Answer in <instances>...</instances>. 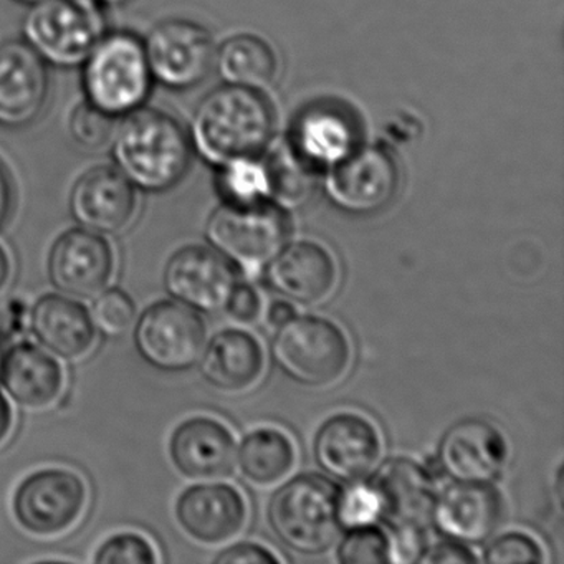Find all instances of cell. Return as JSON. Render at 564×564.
Returning <instances> with one entry per match:
<instances>
[{"label": "cell", "mask_w": 564, "mask_h": 564, "mask_svg": "<svg viewBox=\"0 0 564 564\" xmlns=\"http://www.w3.org/2000/svg\"><path fill=\"white\" fill-rule=\"evenodd\" d=\"M275 124V110L263 91L224 84L200 100L187 131L194 154L219 167L265 153Z\"/></svg>", "instance_id": "6da1fadb"}, {"label": "cell", "mask_w": 564, "mask_h": 564, "mask_svg": "<svg viewBox=\"0 0 564 564\" xmlns=\"http://www.w3.org/2000/svg\"><path fill=\"white\" fill-rule=\"evenodd\" d=\"M111 144L115 166L144 193L173 189L193 164L189 131L173 115L148 105L120 118Z\"/></svg>", "instance_id": "7a4b0ae2"}, {"label": "cell", "mask_w": 564, "mask_h": 564, "mask_svg": "<svg viewBox=\"0 0 564 564\" xmlns=\"http://www.w3.org/2000/svg\"><path fill=\"white\" fill-rule=\"evenodd\" d=\"M80 67L85 100L115 118L144 107L156 85L143 39L130 31H108Z\"/></svg>", "instance_id": "3957f363"}, {"label": "cell", "mask_w": 564, "mask_h": 564, "mask_svg": "<svg viewBox=\"0 0 564 564\" xmlns=\"http://www.w3.org/2000/svg\"><path fill=\"white\" fill-rule=\"evenodd\" d=\"M341 488L318 474L292 478L273 494L269 523L280 543L305 556L326 553L338 540Z\"/></svg>", "instance_id": "277c9868"}, {"label": "cell", "mask_w": 564, "mask_h": 564, "mask_svg": "<svg viewBox=\"0 0 564 564\" xmlns=\"http://www.w3.org/2000/svg\"><path fill=\"white\" fill-rule=\"evenodd\" d=\"M290 236L285 210L270 200L227 203L210 214L207 242L230 263L257 272L285 247Z\"/></svg>", "instance_id": "5b68a950"}, {"label": "cell", "mask_w": 564, "mask_h": 564, "mask_svg": "<svg viewBox=\"0 0 564 564\" xmlns=\"http://www.w3.org/2000/svg\"><path fill=\"white\" fill-rule=\"evenodd\" d=\"M272 356L293 381L308 388H325L348 371L351 345L336 323L322 316L295 315L276 328Z\"/></svg>", "instance_id": "8992f818"}, {"label": "cell", "mask_w": 564, "mask_h": 564, "mask_svg": "<svg viewBox=\"0 0 564 564\" xmlns=\"http://www.w3.org/2000/svg\"><path fill=\"white\" fill-rule=\"evenodd\" d=\"M29 8L22 35L52 67H80L108 32L104 8L75 0H41Z\"/></svg>", "instance_id": "52a82bcc"}, {"label": "cell", "mask_w": 564, "mask_h": 564, "mask_svg": "<svg viewBox=\"0 0 564 564\" xmlns=\"http://www.w3.org/2000/svg\"><path fill=\"white\" fill-rule=\"evenodd\" d=\"M401 171L381 144H361L325 171V191L336 209L349 216H372L395 199Z\"/></svg>", "instance_id": "ba28073f"}, {"label": "cell", "mask_w": 564, "mask_h": 564, "mask_svg": "<svg viewBox=\"0 0 564 564\" xmlns=\"http://www.w3.org/2000/svg\"><path fill=\"white\" fill-rule=\"evenodd\" d=\"M143 42L154 82L170 90L196 88L213 72L217 45L203 24L166 19L154 25Z\"/></svg>", "instance_id": "9c48e42d"}, {"label": "cell", "mask_w": 564, "mask_h": 564, "mask_svg": "<svg viewBox=\"0 0 564 564\" xmlns=\"http://www.w3.org/2000/svg\"><path fill=\"white\" fill-rule=\"evenodd\" d=\"M134 345L141 358L153 368L183 372L203 358L207 329L196 310L163 300L141 315L134 328Z\"/></svg>", "instance_id": "30bf717a"}, {"label": "cell", "mask_w": 564, "mask_h": 564, "mask_svg": "<svg viewBox=\"0 0 564 564\" xmlns=\"http://www.w3.org/2000/svg\"><path fill=\"white\" fill-rule=\"evenodd\" d=\"M84 477L68 468H44L29 475L15 490L14 514L35 536H58L70 530L87 508Z\"/></svg>", "instance_id": "8fae6325"}, {"label": "cell", "mask_w": 564, "mask_h": 564, "mask_svg": "<svg viewBox=\"0 0 564 564\" xmlns=\"http://www.w3.org/2000/svg\"><path fill=\"white\" fill-rule=\"evenodd\" d=\"M48 95L47 62L24 39L0 42V127L28 128L47 107Z\"/></svg>", "instance_id": "7c38bea8"}, {"label": "cell", "mask_w": 564, "mask_h": 564, "mask_svg": "<svg viewBox=\"0 0 564 564\" xmlns=\"http://www.w3.org/2000/svg\"><path fill=\"white\" fill-rule=\"evenodd\" d=\"M115 250L101 234L70 229L62 234L48 253L47 272L58 292L74 299H94L110 286Z\"/></svg>", "instance_id": "4fadbf2b"}, {"label": "cell", "mask_w": 564, "mask_h": 564, "mask_svg": "<svg viewBox=\"0 0 564 564\" xmlns=\"http://www.w3.org/2000/svg\"><path fill=\"white\" fill-rule=\"evenodd\" d=\"M138 189L115 164L85 171L72 187L70 213L84 229L101 236L123 232L138 214Z\"/></svg>", "instance_id": "5bb4252c"}, {"label": "cell", "mask_w": 564, "mask_h": 564, "mask_svg": "<svg viewBox=\"0 0 564 564\" xmlns=\"http://www.w3.org/2000/svg\"><path fill=\"white\" fill-rule=\"evenodd\" d=\"M237 283L232 263L210 247H183L167 260L164 269L167 293L200 313L226 310Z\"/></svg>", "instance_id": "9a60e30c"}, {"label": "cell", "mask_w": 564, "mask_h": 564, "mask_svg": "<svg viewBox=\"0 0 564 564\" xmlns=\"http://www.w3.org/2000/svg\"><path fill=\"white\" fill-rule=\"evenodd\" d=\"M369 485L378 495L379 518L391 531L427 530L437 500L429 468L411 458H391L376 470Z\"/></svg>", "instance_id": "2e32d148"}, {"label": "cell", "mask_w": 564, "mask_h": 564, "mask_svg": "<svg viewBox=\"0 0 564 564\" xmlns=\"http://www.w3.org/2000/svg\"><path fill=\"white\" fill-rule=\"evenodd\" d=\"M313 455L326 475L352 484L375 470L381 455V437L368 419L343 412L323 422L313 442Z\"/></svg>", "instance_id": "e0dca14e"}, {"label": "cell", "mask_w": 564, "mask_h": 564, "mask_svg": "<svg viewBox=\"0 0 564 564\" xmlns=\"http://www.w3.org/2000/svg\"><path fill=\"white\" fill-rule=\"evenodd\" d=\"M435 458L442 474L455 481L491 484L507 465L508 445L490 422L464 419L445 432Z\"/></svg>", "instance_id": "ac0fdd59"}, {"label": "cell", "mask_w": 564, "mask_h": 564, "mask_svg": "<svg viewBox=\"0 0 564 564\" xmlns=\"http://www.w3.org/2000/svg\"><path fill=\"white\" fill-rule=\"evenodd\" d=\"M267 283L289 302L319 305L336 289L338 267L325 247L302 240L283 247L270 260Z\"/></svg>", "instance_id": "d6986e66"}, {"label": "cell", "mask_w": 564, "mask_h": 564, "mask_svg": "<svg viewBox=\"0 0 564 564\" xmlns=\"http://www.w3.org/2000/svg\"><path fill=\"white\" fill-rule=\"evenodd\" d=\"M503 505L490 484H457L445 488L432 511V523L448 540L481 544L497 531Z\"/></svg>", "instance_id": "ffe728a7"}, {"label": "cell", "mask_w": 564, "mask_h": 564, "mask_svg": "<svg viewBox=\"0 0 564 564\" xmlns=\"http://www.w3.org/2000/svg\"><path fill=\"white\" fill-rule=\"evenodd\" d=\"M361 131L349 111L336 104H316L293 123L289 143L306 163L326 171L361 147Z\"/></svg>", "instance_id": "44dd1931"}, {"label": "cell", "mask_w": 564, "mask_h": 564, "mask_svg": "<svg viewBox=\"0 0 564 564\" xmlns=\"http://www.w3.org/2000/svg\"><path fill=\"white\" fill-rule=\"evenodd\" d=\"M173 464L181 474L196 480L229 477L237 464L232 432L210 417H193L177 425L170 442Z\"/></svg>", "instance_id": "7402d4cb"}, {"label": "cell", "mask_w": 564, "mask_h": 564, "mask_svg": "<svg viewBox=\"0 0 564 564\" xmlns=\"http://www.w3.org/2000/svg\"><path fill=\"white\" fill-rule=\"evenodd\" d=\"M176 518L194 540L206 544L226 543L242 531L247 505L242 494L230 485H196L177 498Z\"/></svg>", "instance_id": "603a6c76"}, {"label": "cell", "mask_w": 564, "mask_h": 564, "mask_svg": "<svg viewBox=\"0 0 564 564\" xmlns=\"http://www.w3.org/2000/svg\"><path fill=\"white\" fill-rule=\"evenodd\" d=\"M0 382L15 404L42 411L64 394L65 371L51 351L34 343L22 341L6 352Z\"/></svg>", "instance_id": "cb8c5ba5"}, {"label": "cell", "mask_w": 564, "mask_h": 564, "mask_svg": "<svg viewBox=\"0 0 564 564\" xmlns=\"http://www.w3.org/2000/svg\"><path fill=\"white\" fill-rule=\"evenodd\" d=\"M31 328L47 351L68 361L85 358L97 345V325L91 313L77 300L57 293L42 296L35 303Z\"/></svg>", "instance_id": "d4e9b609"}, {"label": "cell", "mask_w": 564, "mask_h": 564, "mask_svg": "<svg viewBox=\"0 0 564 564\" xmlns=\"http://www.w3.org/2000/svg\"><path fill=\"white\" fill-rule=\"evenodd\" d=\"M262 371V346L242 329H226L214 336L200 358L204 379L224 392L252 388Z\"/></svg>", "instance_id": "484cf974"}, {"label": "cell", "mask_w": 564, "mask_h": 564, "mask_svg": "<svg viewBox=\"0 0 564 564\" xmlns=\"http://www.w3.org/2000/svg\"><path fill=\"white\" fill-rule=\"evenodd\" d=\"M214 68L224 84L263 91L275 84L279 57L265 39L256 34H237L216 51Z\"/></svg>", "instance_id": "4316f807"}, {"label": "cell", "mask_w": 564, "mask_h": 564, "mask_svg": "<svg viewBox=\"0 0 564 564\" xmlns=\"http://www.w3.org/2000/svg\"><path fill=\"white\" fill-rule=\"evenodd\" d=\"M270 177V200L283 210L305 206L316 187L319 171L306 163L289 141L270 144L263 153Z\"/></svg>", "instance_id": "83f0119b"}, {"label": "cell", "mask_w": 564, "mask_h": 564, "mask_svg": "<svg viewBox=\"0 0 564 564\" xmlns=\"http://www.w3.org/2000/svg\"><path fill=\"white\" fill-rule=\"evenodd\" d=\"M240 470L247 480L269 487L282 480L295 465V447L279 429L262 427L243 438L239 454Z\"/></svg>", "instance_id": "f1b7e54d"}, {"label": "cell", "mask_w": 564, "mask_h": 564, "mask_svg": "<svg viewBox=\"0 0 564 564\" xmlns=\"http://www.w3.org/2000/svg\"><path fill=\"white\" fill-rule=\"evenodd\" d=\"M217 170V189L227 203L270 200V177L263 154L237 158Z\"/></svg>", "instance_id": "f546056e"}, {"label": "cell", "mask_w": 564, "mask_h": 564, "mask_svg": "<svg viewBox=\"0 0 564 564\" xmlns=\"http://www.w3.org/2000/svg\"><path fill=\"white\" fill-rule=\"evenodd\" d=\"M120 118L105 113L87 100L82 101L70 113L68 130L75 143L85 150H98L113 140Z\"/></svg>", "instance_id": "4dcf8cb0"}, {"label": "cell", "mask_w": 564, "mask_h": 564, "mask_svg": "<svg viewBox=\"0 0 564 564\" xmlns=\"http://www.w3.org/2000/svg\"><path fill=\"white\" fill-rule=\"evenodd\" d=\"M336 557L343 564L389 563L391 544L388 534L372 524L351 528L348 536L339 543Z\"/></svg>", "instance_id": "1f68e13d"}, {"label": "cell", "mask_w": 564, "mask_h": 564, "mask_svg": "<svg viewBox=\"0 0 564 564\" xmlns=\"http://www.w3.org/2000/svg\"><path fill=\"white\" fill-rule=\"evenodd\" d=\"M95 325L105 335H123L137 318V306L133 299L120 289H107L97 295L94 303Z\"/></svg>", "instance_id": "d6a6232c"}, {"label": "cell", "mask_w": 564, "mask_h": 564, "mask_svg": "<svg viewBox=\"0 0 564 564\" xmlns=\"http://www.w3.org/2000/svg\"><path fill=\"white\" fill-rule=\"evenodd\" d=\"M158 561L156 547L143 534L124 531L100 544L95 553L98 564H153Z\"/></svg>", "instance_id": "836d02e7"}, {"label": "cell", "mask_w": 564, "mask_h": 564, "mask_svg": "<svg viewBox=\"0 0 564 564\" xmlns=\"http://www.w3.org/2000/svg\"><path fill=\"white\" fill-rule=\"evenodd\" d=\"M543 560V550L538 541L520 531L501 534L488 544L484 553L485 563L490 564H538Z\"/></svg>", "instance_id": "e575fe53"}, {"label": "cell", "mask_w": 564, "mask_h": 564, "mask_svg": "<svg viewBox=\"0 0 564 564\" xmlns=\"http://www.w3.org/2000/svg\"><path fill=\"white\" fill-rule=\"evenodd\" d=\"M343 527L358 528L372 524L379 518V500L375 488L368 484L355 485L343 491L339 503Z\"/></svg>", "instance_id": "d590c367"}, {"label": "cell", "mask_w": 564, "mask_h": 564, "mask_svg": "<svg viewBox=\"0 0 564 564\" xmlns=\"http://www.w3.org/2000/svg\"><path fill=\"white\" fill-rule=\"evenodd\" d=\"M391 561L392 563H421L427 541L425 531L421 530H398L392 531Z\"/></svg>", "instance_id": "8d00e7d4"}, {"label": "cell", "mask_w": 564, "mask_h": 564, "mask_svg": "<svg viewBox=\"0 0 564 564\" xmlns=\"http://www.w3.org/2000/svg\"><path fill=\"white\" fill-rule=\"evenodd\" d=\"M226 310L236 322L247 325L256 322L262 313V299L252 285L237 283L236 289L230 293Z\"/></svg>", "instance_id": "74e56055"}, {"label": "cell", "mask_w": 564, "mask_h": 564, "mask_svg": "<svg viewBox=\"0 0 564 564\" xmlns=\"http://www.w3.org/2000/svg\"><path fill=\"white\" fill-rule=\"evenodd\" d=\"M280 557L273 554L269 547L257 543H237L217 554L216 563L219 564H276Z\"/></svg>", "instance_id": "f35d334b"}, {"label": "cell", "mask_w": 564, "mask_h": 564, "mask_svg": "<svg viewBox=\"0 0 564 564\" xmlns=\"http://www.w3.org/2000/svg\"><path fill=\"white\" fill-rule=\"evenodd\" d=\"M475 561H477V556L467 546H464V543L448 540L427 547L421 563H475Z\"/></svg>", "instance_id": "ab89813d"}, {"label": "cell", "mask_w": 564, "mask_h": 564, "mask_svg": "<svg viewBox=\"0 0 564 564\" xmlns=\"http://www.w3.org/2000/svg\"><path fill=\"white\" fill-rule=\"evenodd\" d=\"M14 183H12L11 174L6 170L4 164L0 163V229L8 224L14 209Z\"/></svg>", "instance_id": "60d3db41"}, {"label": "cell", "mask_w": 564, "mask_h": 564, "mask_svg": "<svg viewBox=\"0 0 564 564\" xmlns=\"http://www.w3.org/2000/svg\"><path fill=\"white\" fill-rule=\"evenodd\" d=\"M295 316V308L289 300H279L270 305L269 313H267V319H269L270 326H282L283 323L289 322Z\"/></svg>", "instance_id": "b9f144b4"}, {"label": "cell", "mask_w": 564, "mask_h": 564, "mask_svg": "<svg viewBox=\"0 0 564 564\" xmlns=\"http://www.w3.org/2000/svg\"><path fill=\"white\" fill-rule=\"evenodd\" d=\"M12 425H14V412L8 398L0 392V444L11 434Z\"/></svg>", "instance_id": "7bdbcfd3"}, {"label": "cell", "mask_w": 564, "mask_h": 564, "mask_svg": "<svg viewBox=\"0 0 564 564\" xmlns=\"http://www.w3.org/2000/svg\"><path fill=\"white\" fill-rule=\"evenodd\" d=\"M12 262L8 250L0 246V290L4 289L6 283L11 279Z\"/></svg>", "instance_id": "ee69618b"}, {"label": "cell", "mask_w": 564, "mask_h": 564, "mask_svg": "<svg viewBox=\"0 0 564 564\" xmlns=\"http://www.w3.org/2000/svg\"><path fill=\"white\" fill-rule=\"evenodd\" d=\"M101 6H104L105 9L107 8H120V6H127L130 4V2H133V0H100Z\"/></svg>", "instance_id": "f6af8a7d"}, {"label": "cell", "mask_w": 564, "mask_h": 564, "mask_svg": "<svg viewBox=\"0 0 564 564\" xmlns=\"http://www.w3.org/2000/svg\"><path fill=\"white\" fill-rule=\"evenodd\" d=\"M19 4L24 6H34L37 4V2H41V0H18Z\"/></svg>", "instance_id": "bcb514c9"}, {"label": "cell", "mask_w": 564, "mask_h": 564, "mask_svg": "<svg viewBox=\"0 0 564 564\" xmlns=\"http://www.w3.org/2000/svg\"><path fill=\"white\" fill-rule=\"evenodd\" d=\"M2 359H4V355H2V352H0V368H2Z\"/></svg>", "instance_id": "7dc6e473"}]
</instances>
